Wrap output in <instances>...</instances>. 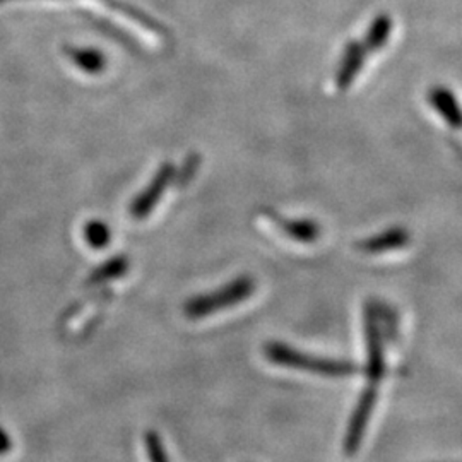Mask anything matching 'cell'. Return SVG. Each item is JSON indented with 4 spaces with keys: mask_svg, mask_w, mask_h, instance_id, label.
Listing matches in <instances>:
<instances>
[{
    "mask_svg": "<svg viewBox=\"0 0 462 462\" xmlns=\"http://www.w3.org/2000/svg\"><path fill=\"white\" fill-rule=\"evenodd\" d=\"M265 356L269 362L286 368H295V370H307L317 375H326V377H345L356 372L355 365L347 362H334V360H326V358H317L312 355L301 353L298 349L286 346L282 343H269L264 347Z\"/></svg>",
    "mask_w": 462,
    "mask_h": 462,
    "instance_id": "cell-1",
    "label": "cell"
},
{
    "mask_svg": "<svg viewBox=\"0 0 462 462\" xmlns=\"http://www.w3.org/2000/svg\"><path fill=\"white\" fill-rule=\"evenodd\" d=\"M254 291H255V280L250 276H242L238 280L230 281L223 288L216 290L215 293L190 298L185 303L183 312L189 319L199 320L206 315L216 314L219 310H226L242 303L244 300L252 297Z\"/></svg>",
    "mask_w": 462,
    "mask_h": 462,
    "instance_id": "cell-2",
    "label": "cell"
},
{
    "mask_svg": "<svg viewBox=\"0 0 462 462\" xmlns=\"http://www.w3.org/2000/svg\"><path fill=\"white\" fill-rule=\"evenodd\" d=\"M175 171L177 170L171 163L162 165L158 173L154 175V179L149 182L148 187L134 199L133 204H131V216L134 219H144L152 213V209L156 208L160 199L163 198L166 187L175 180Z\"/></svg>",
    "mask_w": 462,
    "mask_h": 462,
    "instance_id": "cell-3",
    "label": "cell"
},
{
    "mask_svg": "<svg viewBox=\"0 0 462 462\" xmlns=\"http://www.w3.org/2000/svg\"><path fill=\"white\" fill-rule=\"evenodd\" d=\"M267 217L271 221H274L276 226H280L281 231L300 244H314L315 240H319L320 236V225H317L312 219H288L282 216L276 215L274 211L267 209L265 211Z\"/></svg>",
    "mask_w": 462,
    "mask_h": 462,
    "instance_id": "cell-4",
    "label": "cell"
},
{
    "mask_svg": "<svg viewBox=\"0 0 462 462\" xmlns=\"http://www.w3.org/2000/svg\"><path fill=\"white\" fill-rule=\"evenodd\" d=\"M365 57H366V49H365L364 43L351 42L347 45L339 69H337V76H336V86L339 91H346L351 83L355 81V78L360 74L365 64Z\"/></svg>",
    "mask_w": 462,
    "mask_h": 462,
    "instance_id": "cell-5",
    "label": "cell"
},
{
    "mask_svg": "<svg viewBox=\"0 0 462 462\" xmlns=\"http://www.w3.org/2000/svg\"><path fill=\"white\" fill-rule=\"evenodd\" d=\"M411 242V235L406 228H389L375 236H370L358 244L365 254H385L396 248H404Z\"/></svg>",
    "mask_w": 462,
    "mask_h": 462,
    "instance_id": "cell-6",
    "label": "cell"
},
{
    "mask_svg": "<svg viewBox=\"0 0 462 462\" xmlns=\"http://www.w3.org/2000/svg\"><path fill=\"white\" fill-rule=\"evenodd\" d=\"M430 105L452 129H462V108L454 93L447 88H433L429 95Z\"/></svg>",
    "mask_w": 462,
    "mask_h": 462,
    "instance_id": "cell-7",
    "label": "cell"
},
{
    "mask_svg": "<svg viewBox=\"0 0 462 462\" xmlns=\"http://www.w3.org/2000/svg\"><path fill=\"white\" fill-rule=\"evenodd\" d=\"M127 271H129V259L118 255V257H114V259L106 261L105 264L97 267L89 274V278L86 281V286L88 288H97V286H101V284H106L110 281L122 278Z\"/></svg>",
    "mask_w": 462,
    "mask_h": 462,
    "instance_id": "cell-8",
    "label": "cell"
},
{
    "mask_svg": "<svg viewBox=\"0 0 462 462\" xmlns=\"http://www.w3.org/2000/svg\"><path fill=\"white\" fill-rule=\"evenodd\" d=\"M391 33H393V19L382 14L370 24L366 36H365V49L372 50V51L383 49L391 38Z\"/></svg>",
    "mask_w": 462,
    "mask_h": 462,
    "instance_id": "cell-9",
    "label": "cell"
},
{
    "mask_svg": "<svg viewBox=\"0 0 462 462\" xmlns=\"http://www.w3.org/2000/svg\"><path fill=\"white\" fill-rule=\"evenodd\" d=\"M84 240L91 248L106 247L112 240V231L103 221L93 219L84 225Z\"/></svg>",
    "mask_w": 462,
    "mask_h": 462,
    "instance_id": "cell-10",
    "label": "cell"
},
{
    "mask_svg": "<svg viewBox=\"0 0 462 462\" xmlns=\"http://www.w3.org/2000/svg\"><path fill=\"white\" fill-rule=\"evenodd\" d=\"M72 59L88 74H99L105 69V57L95 50H79L72 53Z\"/></svg>",
    "mask_w": 462,
    "mask_h": 462,
    "instance_id": "cell-11",
    "label": "cell"
},
{
    "mask_svg": "<svg viewBox=\"0 0 462 462\" xmlns=\"http://www.w3.org/2000/svg\"><path fill=\"white\" fill-rule=\"evenodd\" d=\"M199 165H200V156L199 154H190L185 163H183L182 171L177 175L175 171V182L179 187H185L187 183L192 182V179L198 173Z\"/></svg>",
    "mask_w": 462,
    "mask_h": 462,
    "instance_id": "cell-12",
    "label": "cell"
},
{
    "mask_svg": "<svg viewBox=\"0 0 462 462\" xmlns=\"http://www.w3.org/2000/svg\"><path fill=\"white\" fill-rule=\"evenodd\" d=\"M146 448H148L149 461L151 462H170L166 457L165 448L158 437V433L148 431L146 435Z\"/></svg>",
    "mask_w": 462,
    "mask_h": 462,
    "instance_id": "cell-13",
    "label": "cell"
}]
</instances>
